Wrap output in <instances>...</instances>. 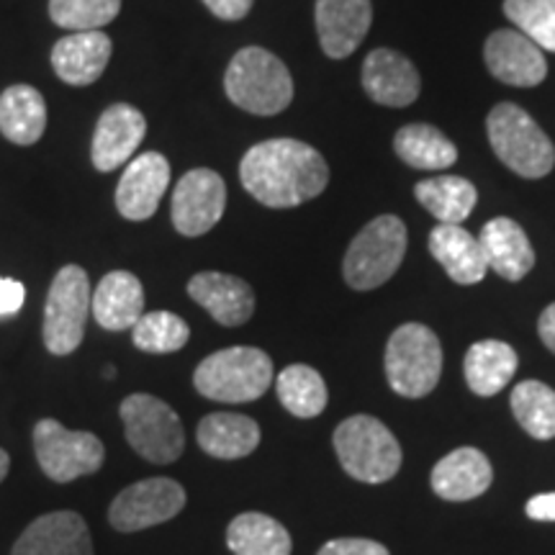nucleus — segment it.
Masks as SVG:
<instances>
[{"label": "nucleus", "mask_w": 555, "mask_h": 555, "mask_svg": "<svg viewBox=\"0 0 555 555\" xmlns=\"http://www.w3.org/2000/svg\"><path fill=\"white\" fill-rule=\"evenodd\" d=\"M26 288L13 278H0V317H11L24 307Z\"/></svg>", "instance_id": "nucleus-37"}, {"label": "nucleus", "mask_w": 555, "mask_h": 555, "mask_svg": "<svg viewBox=\"0 0 555 555\" xmlns=\"http://www.w3.org/2000/svg\"><path fill=\"white\" fill-rule=\"evenodd\" d=\"M538 332H540V339H543V345L547 347V350L555 352V304H551V307L540 314Z\"/></svg>", "instance_id": "nucleus-40"}, {"label": "nucleus", "mask_w": 555, "mask_h": 555, "mask_svg": "<svg viewBox=\"0 0 555 555\" xmlns=\"http://www.w3.org/2000/svg\"><path fill=\"white\" fill-rule=\"evenodd\" d=\"M11 555H93V540L78 512H50L26 527Z\"/></svg>", "instance_id": "nucleus-16"}, {"label": "nucleus", "mask_w": 555, "mask_h": 555, "mask_svg": "<svg viewBox=\"0 0 555 555\" xmlns=\"http://www.w3.org/2000/svg\"><path fill=\"white\" fill-rule=\"evenodd\" d=\"M527 517L538 519V522H555V491L532 496L527 502Z\"/></svg>", "instance_id": "nucleus-39"}, {"label": "nucleus", "mask_w": 555, "mask_h": 555, "mask_svg": "<svg viewBox=\"0 0 555 555\" xmlns=\"http://www.w3.org/2000/svg\"><path fill=\"white\" fill-rule=\"evenodd\" d=\"M47 129V103L31 86H11L0 95V131L21 147L39 142Z\"/></svg>", "instance_id": "nucleus-27"}, {"label": "nucleus", "mask_w": 555, "mask_h": 555, "mask_svg": "<svg viewBox=\"0 0 555 555\" xmlns=\"http://www.w3.org/2000/svg\"><path fill=\"white\" fill-rule=\"evenodd\" d=\"M196 440L201 450L211 457L237 461L260 446V427L245 414H208L198 422Z\"/></svg>", "instance_id": "nucleus-26"}, {"label": "nucleus", "mask_w": 555, "mask_h": 555, "mask_svg": "<svg viewBox=\"0 0 555 555\" xmlns=\"http://www.w3.org/2000/svg\"><path fill=\"white\" fill-rule=\"evenodd\" d=\"M483 57L496 80L515 88L540 86L547 75L543 50L517 29H499L486 39Z\"/></svg>", "instance_id": "nucleus-13"}, {"label": "nucleus", "mask_w": 555, "mask_h": 555, "mask_svg": "<svg viewBox=\"0 0 555 555\" xmlns=\"http://www.w3.org/2000/svg\"><path fill=\"white\" fill-rule=\"evenodd\" d=\"M245 191L262 206L294 208L327 189L330 168L314 147L298 139H268L242 157Z\"/></svg>", "instance_id": "nucleus-1"}, {"label": "nucleus", "mask_w": 555, "mask_h": 555, "mask_svg": "<svg viewBox=\"0 0 555 555\" xmlns=\"http://www.w3.org/2000/svg\"><path fill=\"white\" fill-rule=\"evenodd\" d=\"M478 242L483 247L489 270H494L506 281H522L535 268V249L517 221L506 217L486 221Z\"/></svg>", "instance_id": "nucleus-23"}, {"label": "nucleus", "mask_w": 555, "mask_h": 555, "mask_svg": "<svg viewBox=\"0 0 555 555\" xmlns=\"http://www.w3.org/2000/svg\"><path fill=\"white\" fill-rule=\"evenodd\" d=\"M121 422L127 427L129 446L144 461L168 466L176 463L185 448L183 422L168 401L152 393H131L119 406Z\"/></svg>", "instance_id": "nucleus-8"}, {"label": "nucleus", "mask_w": 555, "mask_h": 555, "mask_svg": "<svg viewBox=\"0 0 555 555\" xmlns=\"http://www.w3.org/2000/svg\"><path fill=\"white\" fill-rule=\"evenodd\" d=\"M34 453L41 470L57 483L95 474L106 461L99 437L86 429H67L57 420H41L34 427Z\"/></svg>", "instance_id": "nucleus-10"}, {"label": "nucleus", "mask_w": 555, "mask_h": 555, "mask_svg": "<svg viewBox=\"0 0 555 555\" xmlns=\"http://www.w3.org/2000/svg\"><path fill=\"white\" fill-rule=\"evenodd\" d=\"M363 88L380 106L404 108L420 99L422 80L401 52L373 50L363 62Z\"/></svg>", "instance_id": "nucleus-18"}, {"label": "nucleus", "mask_w": 555, "mask_h": 555, "mask_svg": "<svg viewBox=\"0 0 555 555\" xmlns=\"http://www.w3.org/2000/svg\"><path fill=\"white\" fill-rule=\"evenodd\" d=\"M317 555H391L386 545L365 538H337L319 547Z\"/></svg>", "instance_id": "nucleus-36"}, {"label": "nucleus", "mask_w": 555, "mask_h": 555, "mask_svg": "<svg viewBox=\"0 0 555 555\" xmlns=\"http://www.w3.org/2000/svg\"><path fill=\"white\" fill-rule=\"evenodd\" d=\"M90 314L108 332L131 330L144 314L142 281L129 270H114L103 275L93 291Z\"/></svg>", "instance_id": "nucleus-20"}, {"label": "nucleus", "mask_w": 555, "mask_h": 555, "mask_svg": "<svg viewBox=\"0 0 555 555\" xmlns=\"http://www.w3.org/2000/svg\"><path fill=\"white\" fill-rule=\"evenodd\" d=\"M429 253L461 286L481 283L486 273H489V262H486L481 242L461 224L435 227L433 234H429Z\"/></svg>", "instance_id": "nucleus-24"}, {"label": "nucleus", "mask_w": 555, "mask_h": 555, "mask_svg": "<svg viewBox=\"0 0 555 555\" xmlns=\"http://www.w3.org/2000/svg\"><path fill=\"white\" fill-rule=\"evenodd\" d=\"M204 3H206V9L211 11L217 18L240 21V18L247 16L255 0H204Z\"/></svg>", "instance_id": "nucleus-38"}, {"label": "nucleus", "mask_w": 555, "mask_h": 555, "mask_svg": "<svg viewBox=\"0 0 555 555\" xmlns=\"http://www.w3.org/2000/svg\"><path fill=\"white\" fill-rule=\"evenodd\" d=\"M442 373L440 339L425 324H401L386 345L388 386L406 399H422Z\"/></svg>", "instance_id": "nucleus-7"}, {"label": "nucleus", "mask_w": 555, "mask_h": 555, "mask_svg": "<svg viewBox=\"0 0 555 555\" xmlns=\"http://www.w3.org/2000/svg\"><path fill=\"white\" fill-rule=\"evenodd\" d=\"M519 365L515 347H509L502 339H481V343L470 345L466 352V384L470 391L478 397H496L512 384Z\"/></svg>", "instance_id": "nucleus-25"}, {"label": "nucleus", "mask_w": 555, "mask_h": 555, "mask_svg": "<svg viewBox=\"0 0 555 555\" xmlns=\"http://www.w3.org/2000/svg\"><path fill=\"white\" fill-rule=\"evenodd\" d=\"M496 157L522 178H545L555 165V147L535 119L515 103H499L486 119Z\"/></svg>", "instance_id": "nucleus-5"}, {"label": "nucleus", "mask_w": 555, "mask_h": 555, "mask_svg": "<svg viewBox=\"0 0 555 555\" xmlns=\"http://www.w3.org/2000/svg\"><path fill=\"white\" fill-rule=\"evenodd\" d=\"M9 468H11V457L3 448H0V483H3L5 476H9Z\"/></svg>", "instance_id": "nucleus-41"}, {"label": "nucleus", "mask_w": 555, "mask_h": 555, "mask_svg": "<svg viewBox=\"0 0 555 555\" xmlns=\"http://www.w3.org/2000/svg\"><path fill=\"white\" fill-rule=\"evenodd\" d=\"M512 412L519 427L535 440H553L555 437V391L540 380H522L509 397Z\"/></svg>", "instance_id": "nucleus-32"}, {"label": "nucleus", "mask_w": 555, "mask_h": 555, "mask_svg": "<svg viewBox=\"0 0 555 555\" xmlns=\"http://www.w3.org/2000/svg\"><path fill=\"white\" fill-rule=\"evenodd\" d=\"M114 44L103 31H75L52 50V67L67 86H90L106 69Z\"/></svg>", "instance_id": "nucleus-21"}, {"label": "nucleus", "mask_w": 555, "mask_h": 555, "mask_svg": "<svg viewBox=\"0 0 555 555\" xmlns=\"http://www.w3.org/2000/svg\"><path fill=\"white\" fill-rule=\"evenodd\" d=\"M185 506V489L172 478H144L114 499L108 522L116 532H139L170 522Z\"/></svg>", "instance_id": "nucleus-11"}, {"label": "nucleus", "mask_w": 555, "mask_h": 555, "mask_svg": "<svg viewBox=\"0 0 555 555\" xmlns=\"http://www.w3.org/2000/svg\"><path fill=\"white\" fill-rule=\"evenodd\" d=\"M406 255V227L399 217L373 219L347 247L343 275L356 291H373L397 273Z\"/></svg>", "instance_id": "nucleus-6"}, {"label": "nucleus", "mask_w": 555, "mask_h": 555, "mask_svg": "<svg viewBox=\"0 0 555 555\" xmlns=\"http://www.w3.org/2000/svg\"><path fill=\"white\" fill-rule=\"evenodd\" d=\"M371 0H317V34L327 57L345 60L371 29Z\"/></svg>", "instance_id": "nucleus-17"}, {"label": "nucleus", "mask_w": 555, "mask_h": 555, "mask_svg": "<svg viewBox=\"0 0 555 555\" xmlns=\"http://www.w3.org/2000/svg\"><path fill=\"white\" fill-rule=\"evenodd\" d=\"M103 376H106V378L111 380V378L116 376V367H114V365H106V371H103Z\"/></svg>", "instance_id": "nucleus-42"}, {"label": "nucleus", "mask_w": 555, "mask_h": 555, "mask_svg": "<svg viewBox=\"0 0 555 555\" xmlns=\"http://www.w3.org/2000/svg\"><path fill=\"white\" fill-rule=\"evenodd\" d=\"M393 150L416 170H446L457 159L455 144L429 124H409L399 129Z\"/></svg>", "instance_id": "nucleus-30"}, {"label": "nucleus", "mask_w": 555, "mask_h": 555, "mask_svg": "<svg viewBox=\"0 0 555 555\" xmlns=\"http://www.w3.org/2000/svg\"><path fill=\"white\" fill-rule=\"evenodd\" d=\"M339 466L363 483L391 481L401 468V446L376 416L356 414L335 429Z\"/></svg>", "instance_id": "nucleus-4"}, {"label": "nucleus", "mask_w": 555, "mask_h": 555, "mask_svg": "<svg viewBox=\"0 0 555 555\" xmlns=\"http://www.w3.org/2000/svg\"><path fill=\"white\" fill-rule=\"evenodd\" d=\"M90 301L93 288L80 266H65L54 275L44 309V345L52 356L78 350L86 337Z\"/></svg>", "instance_id": "nucleus-9"}, {"label": "nucleus", "mask_w": 555, "mask_h": 555, "mask_svg": "<svg viewBox=\"0 0 555 555\" xmlns=\"http://www.w3.org/2000/svg\"><path fill=\"white\" fill-rule=\"evenodd\" d=\"M189 296L224 327H240L255 314V294L249 283L227 273H198L191 278Z\"/></svg>", "instance_id": "nucleus-19"}, {"label": "nucleus", "mask_w": 555, "mask_h": 555, "mask_svg": "<svg viewBox=\"0 0 555 555\" xmlns=\"http://www.w3.org/2000/svg\"><path fill=\"white\" fill-rule=\"evenodd\" d=\"M227 185L219 172L196 168L185 172L172 193V224L183 237L211 232L224 217Z\"/></svg>", "instance_id": "nucleus-12"}, {"label": "nucleus", "mask_w": 555, "mask_h": 555, "mask_svg": "<svg viewBox=\"0 0 555 555\" xmlns=\"http://www.w3.org/2000/svg\"><path fill=\"white\" fill-rule=\"evenodd\" d=\"M170 183V163L159 152H142L131 159L116 185V208L124 219L144 221L155 217Z\"/></svg>", "instance_id": "nucleus-14"}, {"label": "nucleus", "mask_w": 555, "mask_h": 555, "mask_svg": "<svg viewBox=\"0 0 555 555\" xmlns=\"http://www.w3.org/2000/svg\"><path fill=\"white\" fill-rule=\"evenodd\" d=\"M201 397L221 404H247L273 384V360L258 347H227L214 352L193 373Z\"/></svg>", "instance_id": "nucleus-3"}, {"label": "nucleus", "mask_w": 555, "mask_h": 555, "mask_svg": "<svg viewBox=\"0 0 555 555\" xmlns=\"http://www.w3.org/2000/svg\"><path fill=\"white\" fill-rule=\"evenodd\" d=\"M121 11V0H50V16L69 31H101Z\"/></svg>", "instance_id": "nucleus-34"}, {"label": "nucleus", "mask_w": 555, "mask_h": 555, "mask_svg": "<svg viewBox=\"0 0 555 555\" xmlns=\"http://www.w3.org/2000/svg\"><path fill=\"white\" fill-rule=\"evenodd\" d=\"M414 196L440 224H463L474 214L478 191L466 178L440 176L416 183Z\"/></svg>", "instance_id": "nucleus-28"}, {"label": "nucleus", "mask_w": 555, "mask_h": 555, "mask_svg": "<svg viewBox=\"0 0 555 555\" xmlns=\"http://www.w3.org/2000/svg\"><path fill=\"white\" fill-rule=\"evenodd\" d=\"M189 337V324L172 311H150V314H142V319L131 327V339H134L139 350L155 352V356L183 350Z\"/></svg>", "instance_id": "nucleus-33"}, {"label": "nucleus", "mask_w": 555, "mask_h": 555, "mask_svg": "<svg viewBox=\"0 0 555 555\" xmlns=\"http://www.w3.org/2000/svg\"><path fill=\"white\" fill-rule=\"evenodd\" d=\"M227 545L234 555H291L288 530L262 512L234 517L227 530Z\"/></svg>", "instance_id": "nucleus-29"}, {"label": "nucleus", "mask_w": 555, "mask_h": 555, "mask_svg": "<svg viewBox=\"0 0 555 555\" xmlns=\"http://www.w3.org/2000/svg\"><path fill=\"white\" fill-rule=\"evenodd\" d=\"M504 13L540 50L555 52V0H504Z\"/></svg>", "instance_id": "nucleus-35"}, {"label": "nucleus", "mask_w": 555, "mask_h": 555, "mask_svg": "<svg viewBox=\"0 0 555 555\" xmlns=\"http://www.w3.org/2000/svg\"><path fill=\"white\" fill-rule=\"evenodd\" d=\"M275 391L281 404L301 420L322 414L330 399L327 384L311 365H288L286 371L278 373Z\"/></svg>", "instance_id": "nucleus-31"}, {"label": "nucleus", "mask_w": 555, "mask_h": 555, "mask_svg": "<svg viewBox=\"0 0 555 555\" xmlns=\"http://www.w3.org/2000/svg\"><path fill=\"white\" fill-rule=\"evenodd\" d=\"M429 481L437 496L448 502H468L486 494V489L494 481V470L481 450L457 448L437 463Z\"/></svg>", "instance_id": "nucleus-22"}, {"label": "nucleus", "mask_w": 555, "mask_h": 555, "mask_svg": "<svg viewBox=\"0 0 555 555\" xmlns=\"http://www.w3.org/2000/svg\"><path fill=\"white\" fill-rule=\"evenodd\" d=\"M144 134H147V121H144L142 111L129 103H114L103 111L95 124L93 150H90L93 165L101 172L119 170L139 150Z\"/></svg>", "instance_id": "nucleus-15"}, {"label": "nucleus", "mask_w": 555, "mask_h": 555, "mask_svg": "<svg viewBox=\"0 0 555 555\" xmlns=\"http://www.w3.org/2000/svg\"><path fill=\"white\" fill-rule=\"evenodd\" d=\"M229 101L247 114L275 116L294 101L288 67L262 47H245L234 54L224 75Z\"/></svg>", "instance_id": "nucleus-2"}]
</instances>
